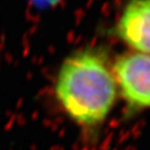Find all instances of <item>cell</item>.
Returning <instances> with one entry per match:
<instances>
[{"mask_svg":"<svg viewBox=\"0 0 150 150\" xmlns=\"http://www.w3.org/2000/svg\"><path fill=\"white\" fill-rule=\"evenodd\" d=\"M117 33L132 49L150 54V0H129L118 20Z\"/></svg>","mask_w":150,"mask_h":150,"instance_id":"3957f363","label":"cell"},{"mask_svg":"<svg viewBox=\"0 0 150 150\" xmlns=\"http://www.w3.org/2000/svg\"><path fill=\"white\" fill-rule=\"evenodd\" d=\"M118 87L105 57L82 50L62 64L55 81L59 105L75 124L87 131L98 129L115 105Z\"/></svg>","mask_w":150,"mask_h":150,"instance_id":"6da1fadb","label":"cell"},{"mask_svg":"<svg viewBox=\"0 0 150 150\" xmlns=\"http://www.w3.org/2000/svg\"><path fill=\"white\" fill-rule=\"evenodd\" d=\"M112 72L129 114L150 108V54H123Z\"/></svg>","mask_w":150,"mask_h":150,"instance_id":"7a4b0ae2","label":"cell"}]
</instances>
